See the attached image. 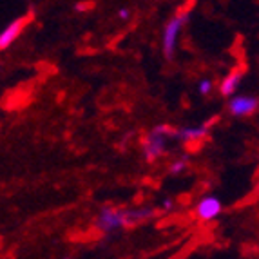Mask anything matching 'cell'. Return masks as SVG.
<instances>
[{
    "label": "cell",
    "instance_id": "cell-1",
    "mask_svg": "<svg viewBox=\"0 0 259 259\" xmlns=\"http://www.w3.org/2000/svg\"><path fill=\"white\" fill-rule=\"evenodd\" d=\"M172 125H167V123H160V125L152 127V131L149 133V136L143 140L142 143V151L145 160L147 161H156L160 156L165 154L167 151V142L172 138Z\"/></svg>",
    "mask_w": 259,
    "mask_h": 259
},
{
    "label": "cell",
    "instance_id": "cell-2",
    "mask_svg": "<svg viewBox=\"0 0 259 259\" xmlns=\"http://www.w3.org/2000/svg\"><path fill=\"white\" fill-rule=\"evenodd\" d=\"M189 18H190L189 11H183V13L174 15V17L165 24L163 33H161V49H163L165 58H172L174 56L176 48H178V36L182 33L183 26L189 22Z\"/></svg>",
    "mask_w": 259,
    "mask_h": 259
},
{
    "label": "cell",
    "instance_id": "cell-3",
    "mask_svg": "<svg viewBox=\"0 0 259 259\" xmlns=\"http://www.w3.org/2000/svg\"><path fill=\"white\" fill-rule=\"evenodd\" d=\"M95 227L104 234H112L123 229V208L104 207L95 220Z\"/></svg>",
    "mask_w": 259,
    "mask_h": 259
},
{
    "label": "cell",
    "instance_id": "cell-4",
    "mask_svg": "<svg viewBox=\"0 0 259 259\" xmlns=\"http://www.w3.org/2000/svg\"><path fill=\"white\" fill-rule=\"evenodd\" d=\"M229 112L236 118H248L257 111V98L252 95H234L229 100Z\"/></svg>",
    "mask_w": 259,
    "mask_h": 259
},
{
    "label": "cell",
    "instance_id": "cell-5",
    "mask_svg": "<svg viewBox=\"0 0 259 259\" xmlns=\"http://www.w3.org/2000/svg\"><path fill=\"white\" fill-rule=\"evenodd\" d=\"M223 210V203L218 196H203L196 205V216L201 221L216 220Z\"/></svg>",
    "mask_w": 259,
    "mask_h": 259
},
{
    "label": "cell",
    "instance_id": "cell-6",
    "mask_svg": "<svg viewBox=\"0 0 259 259\" xmlns=\"http://www.w3.org/2000/svg\"><path fill=\"white\" fill-rule=\"evenodd\" d=\"M26 24H27L26 18H15L13 22H9L8 26L0 31V51H6V49L11 48L17 42L18 36L24 31V27H26Z\"/></svg>",
    "mask_w": 259,
    "mask_h": 259
},
{
    "label": "cell",
    "instance_id": "cell-7",
    "mask_svg": "<svg viewBox=\"0 0 259 259\" xmlns=\"http://www.w3.org/2000/svg\"><path fill=\"white\" fill-rule=\"evenodd\" d=\"M210 131V125L207 121L205 123H199V125H190V127H182V129L172 131V138H178L183 143H190V142H198V140H203L205 136Z\"/></svg>",
    "mask_w": 259,
    "mask_h": 259
},
{
    "label": "cell",
    "instance_id": "cell-8",
    "mask_svg": "<svg viewBox=\"0 0 259 259\" xmlns=\"http://www.w3.org/2000/svg\"><path fill=\"white\" fill-rule=\"evenodd\" d=\"M154 216V208L140 207V208H123V229H133L143 221Z\"/></svg>",
    "mask_w": 259,
    "mask_h": 259
},
{
    "label": "cell",
    "instance_id": "cell-9",
    "mask_svg": "<svg viewBox=\"0 0 259 259\" xmlns=\"http://www.w3.org/2000/svg\"><path fill=\"white\" fill-rule=\"evenodd\" d=\"M241 80H243V71H239V69L230 71V73L227 74L220 83L221 96H225V98H232L234 95H238V89H239V85H241Z\"/></svg>",
    "mask_w": 259,
    "mask_h": 259
},
{
    "label": "cell",
    "instance_id": "cell-10",
    "mask_svg": "<svg viewBox=\"0 0 259 259\" xmlns=\"http://www.w3.org/2000/svg\"><path fill=\"white\" fill-rule=\"evenodd\" d=\"M189 156H182V158H178L174 160L172 163L168 165V172L172 174V176H178V174L185 172L187 168H189Z\"/></svg>",
    "mask_w": 259,
    "mask_h": 259
},
{
    "label": "cell",
    "instance_id": "cell-11",
    "mask_svg": "<svg viewBox=\"0 0 259 259\" xmlns=\"http://www.w3.org/2000/svg\"><path fill=\"white\" fill-rule=\"evenodd\" d=\"M212 89H214V82H212L210 78H203V80H199V83H198V93L201 96L210 95Z\"/></svg>",
    "mask_w": 259,
    "mask_h": 259
},
{
    "label": "cell",
    "instance_id": "cell-12",
    "mask_svg": "<svg viewBox=\"0 0 259 259\" xmlns=\"http://www.w3.org/2000/svg\"><path fill=\"white\" fill-rule=\"evenodd\" d=\"M131 9H127V8H121L120 11H118V18H120L121 22H127V20H131Z\"/></svg>",
    "mask_w": 259,
    "mask_h": 259
},
{
    "label": "cell",
    "instance_id": "cell-13",
    "mask_svg": "<svg viewBox=\"0 0 259 259\" xmlns=\"http://www.w3.org/2000/svg\"><path fill=\"white\" fill-rule=\"evenodd\" d=\"M172 208H174V199H172V198L163 199V210H165V212H170Z\"/></svg>",
    "mask_w": 259,
    "mask_h": 259
},
{
    "label": "cell",
    "instance_id": "cell-14",
    "mask_svg": "<svg viewBox=\"0 0 259 259\" xmlns=\"http://www.w3.org/2000/svg\"><path fill=\"white\" fill-rule=\"evenodd\" d=\"M2 69H4V65H2V62H0V73H2Z\"/></svg>",
    "mask_w": 259,
    "mask_h": 259
}]
</instances>
